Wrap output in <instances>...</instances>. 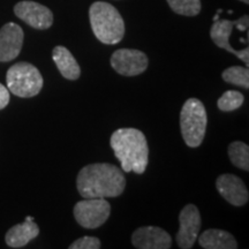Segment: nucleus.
Returning <instances> with one entry per match:
<instances>
[{
  "mask_svg": "<svg viewBox=\"0 0 249 249\" xmlns=\"http://www.w3.org/2000/svg\"><path fill=\"white\" fill-rule=\"evenodd\" d=\"M114 156L119 160L121 169L126 173L143 174L149 163L147 139L136 128H119L112 134L110 140Z\"/></svg>",
  "mask_w": 249,
  "mask_h": 249,
  "instance_id": "f03ea898",
  "label": "nucleus"
},
{
  "mask_svg": "<svg viewBox=\"0 0 249 249\" xmlns=\"http://www.w3.org/2000/svg\"><path fill=\"white\" fill-rule=\"evenodd\" d=\"M77 191L85 198H107L121 195L126 187L124 174L119 167L108 163L90 164L77 174Z\"/></svg>",
  "mask_w": 249,
  "mask_h": 249,
  "instance_id": "f257e3e1",
  "label": "nucleus"
},
{
  "mask_svg": "<svg viewBox=\"0 0 249 249\" xmlns=\"http://www.w3.org/2000/svg\"><path fill=\"white\" fill-rule=\"evenodd\" d=\"M208 116L200 99H187L180 112V129L188 147L197 148L203 142L207 130Z\"/></svg>",
  "mask_w": 249,
  "mask_h": 249,
  "instance_id": "20e7f679",
  "label": "nucleus"
},
{
  "mask_svg": "<svg viewBox=\"0 0 249 249\" xmlns=\"http://www.w3.org/2000/svg\"><path fill=\"white\" fill-rule=\"evenodd\" d=\"M132 244L138 249H169L172 246V239L160 227L143 226L133 233Z\"/></svg>",
  "mask_w": 249,
  "mask_h": 249,
  "instance_id": "9d476101",
  "label": "nucleus"
},
{
  "mask_svg": "<svg viewBox=\"0 0 249 249\" xmlns=\"http://www.w3.org/2000/svg\"><path fill=\"white\" fill-rule=\"evenodd\" d=\"M240 1L245 2V4H249V0H240Z\"/></svg>",
  "mask_w": 249,
  "mask_h": 249,
  "instance_id": "5701e85b",
  "label": "nucleus"
},
{
  "mask_svg": "<svg viewBox=\"0 0 249 249\" xmlns=\"http://www.w3.org/2000/svg\"><path fill=\"white\" fill-rule=\"evenodd\" d=\"M219 194L234 207H242L249 200V193L245 182L234 174H222L216 180Z\"/></svg>",
  "mask_w": 249,
  "mask_h": 249,
  "instance_id": "9b49d317",
  "label": "nucleus"
},
{
  "mask_svg": "<svg viewBox=\"0 0 249 249\" xmlns=\"http://www.w3.org/2000/svg\"><path fill=\"white\" fill-rule=\"evenodd\" d=\"M89 18L91 29L99 42L113 45L124 38V18L111 4L104 1L93 2L90 6Z\"/></svg>",
  "mask_w": 249,
  "mask_h": 249,
  "instance_id": "7ed1b4c3",
  "label": "nucleus"
},
{
  "mask_svg": "<svg viewBox=\"0 0 249 249\" xmlns=\"http://www.w3.org/2000/svg\"><path fill=\"white\" fill-rule=\"evenodd\" d=\"M7 89L18 97L29 98L38 95L43 88L42 74L29 62H18L9 68L6 75Z\"/></svg>",
  "mask_w": 249,
  "mask_h": 249,
  "instance_id": "39448f33",
  "label": "nucleus"
},
{
  "mask_svg": "<svg viewBox=\"0 0 249 249\" xmlns=\"http://www.w3.org/2000/svg\"><path fill=\"white\" fill-rule=\"evenodd\" d=\"M244 102L245 97L241 92L236 90H227L223 93L222 97L218 99L217 107L223 112H232L242 107Z\"/></svg>",
  "mask_w": 249,
  "mask_h": 249,
  "instance_id": "6ab92c4d",
  "label": "nucleus"
},
{
  "mask_svg": "<svg viewBox=\"0 0 249 249\" xmlns=\"http://www.w3.org/2000/svg\"><path fill=\"white\" fill-rule=\"evenodd\" d=\"M9 103V90L0 83V110L5 108Z\"/></svg>",
  "mask_w": 249,
  "mask_h": 249,
  "instance_id": "4be33fe9",
  "label": "nucleus"
},
{
  "mask_svg": "<svg viewBox=\"0 0 249 249\" xmlns=\"http://www.w3.org/2000/svg\"><path fill=\"white\" fill-rule=\"evenodd\" d=\"M111 213V205L105 198H86L74 207V217L85 229H98L107 223Z\"/></svg>",
  "mask_w": 249,
  "mask_h": 249,
  "instance_id": "423d86ee",
  "label": "nucleus"
},
{
  "mask_svg": "<svg viewBox=\"0 0 249 249\" xmlns=\"http://www.w3.org/2000/svg\"><path fill=\"white\" fill-rule=\"evenodd\" d=\"M148 57L142 51L132 49L117 50L111 57V66L124 76H136L148 68Z\"/></svg>",
  "mask_w": 249,
  "mask_h": 249,
  "instance_id": "6e6552de",
  "label": "nucleus"
},
{
  "mask_svg": "<svg viewBox=\"0 0 249 249\" xmlns=\"http://www.w3.org/2000/svg\"><path fill=\"white\" fill-rule=\"evenodd\" d=\"M198 238V244L204 249H236L238 244L230 232L210 229L204 231Z\"/></svg>",
  "mask_w": 249,
  "mask_h": 249,
  "instance_id": "2eb2a0df",
  "label": "nucleus"
},
{
  "mask_svg": "<svg viewBox=\"0 0 249 249\" xmlns=\"http://www.w3.org/2000/svg\"><path fill=\"white\" fill-rule=\"evenodd\" d=\"M238 26V20L235 21H230V20H219L214 21L210 29V36L213 38V43L218 48L226 50V51L231 52L232 54H234L240 59L241 61H244L246 66L248 67L249 65V49L246 48L244 50H235L232 48L230 44V36H231L233 28Z\"/></svg>",
  "mask_w": 249,
  "mask_h": 249,
  "instance_id": "ddd939ff",
  "label": "nucleus"
},
{
  "mask_svg": "<svg viewBox=\"0 0 249 249\" xmlns=\"http://www.w3.org/2000/svg\"><path fill=\"white\" fill-rule=\"evenodd\" d=\"M14 13L30 27L38 30L49 29L53 24V14L44 5L35 1H20L15 5Z\"/></svg>",
  "mask_w": 249,
  "mask_h": 249,
  "instance_id": "1a4fd4ad",
  "label": "nucleus"
},
{
  "mask_svg": "<svg viewBox=\"0 0 249 249\" xmlns=\"http://www.w3.org/2000/svg\"><path fill=\"white\" fill-rule=\"evenodd\" d=\"M179 231L177 244L182 249H191L197 240L201 229V214L196 205L187 204L179 213Z\"/></svg>",
  "mask_w": 249,
  "mask_h": 249,
  "instance_id": "0eeeda50",
  "label": "nucleus"
},
{
  "mask_svg": "<svg viewBox=\"0 0 249 249\" xmlns=\"http://www.w3.org/2000/svg\"><path fill=\"white\" fill-rule=\"evenodd\" d=\"M52 58L57 65L59 71L65 79L77 80L81 75V68L76 59L65 46H55L52 52Z\"/></svg>",
  "mask_w": 249,
  "mask_h": 249,
  "instance_id": "dca6fc26",
  "label": "nucleus"
},
{
  "mask_svg": "<svg viewBox=\"0 0 249 249\" xmlns=\"http://www.w3.org/2000/svg\"><path fill=\"white\" fill-rule=\"evenodd\" d=\"M101 241L95 236H83L75 240L70 246V249H99Z\"/></svg>",
  "mask_w": 249,
  "mask_h": 249,
  "instance_id": "412c9836",
  "label": "nucleus"
},
{
  "mask_svg": "<svg viewBox=\"0 0 249 249\" xmlns=\"http://www.w3.org/2000/svg\"><path fill=\"white\" fill-rule=\"evenodd\" d=\"M23 30L14 22L0 29V61H11L20 54L23 45Z\"/></svg>",
  "mask_w": 249,
  "mask_h": 249,
  "instance_id": "f8f14e48",
  "label": "nucleus"
},
{
  "mask_svg": "<svg viewBox=\"0 0 249 249\" xmlns=\"http://www.w3.org/2000/svg\"><path fill=\"white\" fill-rule=\"evenodd\" d=\"M167 4L177 14L195 17L201 12V0H167Z\"/></svg>",
  "mask_w": 249,
  "mask_h": 249,
  "instance_id": "aec40b11",
  "label": "nucleus"
},
{
  "mask_svg": "<svg viewBox=\"0 0 249 249\" xmlns=\"http://www.w3.org/2000/svg\"><path fill=\"white\" fill-rule=\"evenodd\" d=\"M223 80L233 86L242 87V88H249V71L247 67L242 66H232L226 68L222 74Z\"/></svg>",
  "mask_w": 249,
  "mask_h": 249,
  "instance_id": "a211bd4d",
  "label": "nucleus"
},
{
  "mask_svg": "<svg viewBox=\"0 0 249 249\" xmlns=\"http://www.w3.org/2000/svg\"><path fill=\"white\" fill-rule=\"evenodd\" d=\"M229 157L232 164L239 169L249 170V147L241 141H234L229 147Z\"/></svg>",
  "mask_w": 249,
  "mask_h": 249,
  "instance_id": "f3484780",
  "label": "nucleus"
},
{
  "mask_svg": "<svg viewBox=\"0 0 249 249\" xmlns=\"http://www.w3.org/2000/svg\"><path fill=\"white\" fill-rule=\"evenodd\" d=\"M39 234V227L34 218L28 216L23 223L18 224L8 230L5 240L9 247L22 248Z\"/></svg>",
  "mask_w": 249,
  "mask_h": 249,
  "instance_id": "4468645a",
  "label": "nucleus"
}]
</instances>
